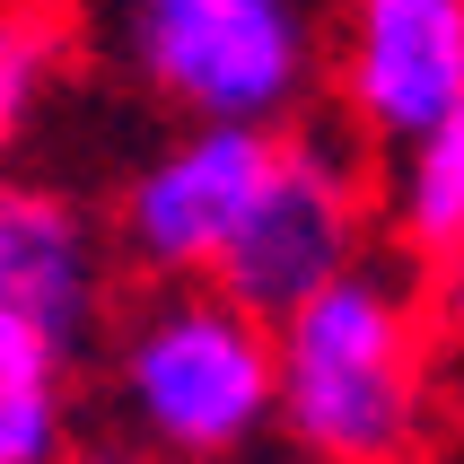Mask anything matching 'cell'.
Here are the masks:
<instances>
[{
	"label": "cell",
	"instance_id": "1",
	"mask_svg": "<svg viewBox=\"0 0 464 464\" xmlns=\"http://www.w3.org/2000/svg\"><path fill=\"white\" fill-rule=\"evenodd\" d=\"M439 403L430 298L403 263L360 255L272 315V439L298 464H412Z\"/></svg>",
	"mask_w": 464,
	"mask_h": 464
},
{
	"label": "cell",
	"instance_id": "2",
	"mask_svg": "<svg viewBox=\"0 0 464 464\" xmlns=\"http://www.w3.org/2000/svg\"><path fill=\"white\" fill-rule=\"evenodd\" d=\"M105 403L158 464H237L272 447V315L219 281H140L105 324Z\"/></svg>",
	"mask_w": 464,
	"mask_h": 464
},
{
	"label": "cell",
	"instance_id": "3",
	"mask_svg": "<svg viewBox=\"0 0 464 464\" xmlns=\"http://www.w3.org/2000/svg\"><path fill=\"white\" fill-rule=\"evenodd\" d=\"M334 0H114V71L167 123L289 131L324 97Z\"/></svg>",
	"mask_w": 464,
	"mask_h": 464
},
{
	"label": "cell",
	"instance_id": "4",
	"mask_svg": "<svg viewBox=\"0 0 464 464\" xmlns=\"http://www.w3.org/2000/svg\"><path fill=\"white\" fill-rule=\"evenodd\" d=\"M360 255H377V167L351 131H307L289 123L272 140V176H263L255 210L237 246L219 255L210 281L246 298L255 315H281L342 281Z\"/></svg>",
	"mask_w": 464,
	"mask_h": 464
},
{
	"label": "cell",
	"instance_id": "5",
	"mask_svg": "<svg viewBox=\"0 0 464 464\" xmlns=\"http://www.w3.org/2000/svg\"><path fill=\"white\" fill-rule=\"evenodd\" d=\"M272 140L263 123H176L140 150L105 202L114 263L131 281H210L272 176Z\"/></svg>",
	"mask_w": 464,
	"mask_h": 464
},
{
	"label": "cell",
	"instance_id": "6",
	"mask_svg": "<svg viewBox=\"0 0 464 464\" xmlns=\"http://www.w3.org/2000/svg\"><path fill=\"white\" fill-rule=\"evenodd\" d=\"M324 97L368 158L464 105V0H334Z\"/></svg>",
	"mask_w": 464,
	"mask_h": 464
},
{
	"label": "cell",
	"instance_id": "7",
	"mask_svg": "<svg viewBox=\"0 0 464 464\" xmlns=\"http://www.w3.org/2000/svg\"><path fill=\"white\" fill-rule=\"evenodd\" d=\"M123 307L114 237L71 184L0 167V315L35 324L62 351H97Z\"/></svg>",
	"mask_w": 464,
	"mask_h": 464
},
{
	"label": "cell",
	"instance_id": "8",
	"mask_svg": "<svg viewBox=\"0 0 464 464\" xmlns=\"http://www.w3.org/2000/svg\"><path fill=\"white\" fill-rule=\"evenodd\" d=\"M377 228L420 272L464 237V105L377 158Z\"/></svg>",
	"mask_w": 464,
	"mask_h": 464
},
{
	"label": "cell",
	"instance_id": "9",
	"mask_svg": "<svg viewBox=\"0 0 464 464\" xmlns=\"http://www.w3.org/2000/svg\"><path fill=\"white\" fill-rule=\"evenodd\" d=\"M79 447V351L0 315V464H62Z\"/></svg>",
	"mask_w": 464,
	"mask_h": 464
},
{
	"label": "cell",
	"instance_id": "10",
	"mask_svg": "<svg viewBox=\"0 0 464 464\" xmlns=\"http://www.w3.org/2000/svg\"><path fill=\"white\" fill-rule=\"evenodd\" d=\"M71 62H79V26L62 0H0V167L44 131Z\"/></svg>",
	"mask_w": 464,
	"mask_h": 464
},
{
	"label": "cell",
	"instance_id": "11",
	"mask_svg": "<svg viewBox=\"0 0 464 464\" xmlns=\"http://www.w3.org/2000/svg\"><path fill=\"white\" fill-rule=\"evenodd\" d=\"M439 281H430V298H439V324H447V342H456V360H464V237L447 246L439 263H430Z\"/></svg>",
	"mask_w": 464,
	"mask_h": 464
},
{
	"label": "cell",
	"instance_id": "12",
	"mask_svg": "<svg viewBox=\"0 0 464 464\" xmlns=\"http://www.w3.org/2000/svg\"><path fill=\"white\" fill-rule=\"evenodd\" d=\"M237 464H298V456H237Z\"/></svg>",
	"mask_w": 464,
	"mask_h": 464
}]
</instances>
